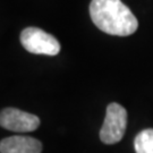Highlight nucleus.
<instances>
[{"label":"nucleus","instance_id":"obj_5","mask_svg":"<svg viewBox=\"0 0 153 153\" xmlns=\"http://www.w3.org/2000/svg\"><path fill=\"white\" fill-rule=\"evenodd\" d=\"M1 153H41V142L30 136H10L1 140L0 142Z\"/></svg>","mask_w":153,"mask_h":153},{"label":"nucleus","instance_id":"obj_1","mask_svg":"<svg viewBox=\"0 0 153 153\" xmlns=\"http://www.w3.org/2000/svg\"><path fill=\"white\" fill-rule=\"evenodd\" d=\"M90 16L99 30L110 35L127 36L138 27L137 18L121 0H92Z\"/></svg>","mask_w":153,"mask_h":153},{"label":"nucleus","instance_id":"obj_6","mask_svg":"<svg viewBox=\"0 0 153 153\" xmlns=\"http://www.w3.org/2000/svg\"><path fill=\"white\" fill-rule=\"evenodd\" d=\"M136 153H153V128L140 131L134 140Z\"/></svg>","mask_w":153,"mask_h":153},{"label":"nucleus","instance_id":"obj_3","mask_svg":"<svg viewBox=\"0 0 153 153\" xmlns=\"http://www.w3.org/2000/svg\"><path fill=\"white\" fill-rule=\"evenodd\" d=\"M127 127V111L120 104L112 102L107 107V114L100 131V140L104 144H116L124 137Z\"/></svg>","mask_w":153,"mask_h":153},{"label":"nucleus","instance_id":"obj_2","mask_svg":"<svg viewBox=\"0 0 153 153\" xmlns=\"http://www.w3.org/2000/svg\"><path fill=\"white\" fill-rule=\"evenodd\" d=\"M23 48L34 55L57 56L60 52V43L49 33L38 27H26L21 33Z\"/></svg>","mask_w":153,"mask_h":153},{"label":"nucleus","instance_id":"obj_4","mask_svg":"<svg viewBox=\"0 0 153 153\" xmlns=\"http://www.w3.org/2000/svg\"><path fill=\"white\" fill-rule=\"evenodd\" d=\"M0 125L8 131L28 133L40 126V118L16 108H6L0 114Z\"/></svg>","mask_w":153,"mask_h":153}]
</instances>
